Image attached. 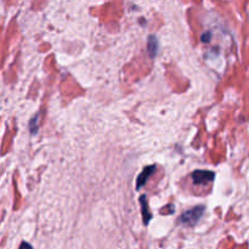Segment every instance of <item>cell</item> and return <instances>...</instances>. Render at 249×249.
Segmentation results:
<instances>
[{"mask_svg":"<svg viewBox=\"0 0 249 249\" xmlns=\"http://www.w3.org/2000/svg\"><path fill=\"white\" fill-rule=\"evenodd\" d=\"M202 41H209V33H206L202 36Z\"/></svg>","mask_w":249,"mask_h":249,"instance_id":"ba28073f","label":"cell"},{"mask_svg":"<svg viewBox=\"0 0 249 249\" xmlns=\"http://www.w3.org/2000/svg\"><path fill=\"white\" fill-rule=\"evenodd\" d=\"M29 129H31L32 134H36L38 130V116H34L29 122Z\"/></svg>","mask_w":249,"mask_h":249,"instance_id":"8992f818","label":"cell"},{"mask_svg":"<svg viewBox=\"0 0 249 249\" xmlns=\"http://www.w3.org/2000/svg\"><path fill=\"white\" fill-rule=\"evenodd\" d=\"M158 49H160V44H158V39L155 36H150L147 39V51L152 58L157 56Z\"/></svg>","mask_w":249,"mask_h":249,"instance_id":"5b68a950","label":"cell"},{"mask_svg":"<svg viewBox=\"0 0 249 249\" xmlns=\"http://www.w3.org/2000/svg\"><path fill=\"white\" fill-rule=\"evenodd\" d=\"M18 249H33V247H32L31 245H29V243H27V242H22L21 243V246H19V248Z\"/></svg>","mask_w":249,"mask_h":249,"instance_id":"52a82bcc","label":"cell"},{"mask_svg":"<svg viewBox=\"0 0 249 249\" xmlns=\"http://www.w3.org/2000/svg\"><path fill=\"white\" fill-rule=\"evenodd\" d=\"M203 213H204V207L197 206L195 207V208H191L187 212H185V213L179 218V221L181 224H184V225L194 226L198 223L199 219H201L202 215H203Z\"/></svg>","mask_w":249,"mask_h":249,"instance_id":"6da1fadb","label":"cell"},{"mask_svg":"<svg viewBox=\"0 0 249 249\" xmlns=\"http://www.w3.org/2000/svg\"><path fill=\"white\" fill-rule=\"evenodd\" d=\"M140 203H141V211H142V216H143V224L145 225H148V223L152 219V214H151L150 209H148V204H147V197L146 195H142L140 197Z\"/></svg>","mask_w":249,"mask_h":249,"instance_id":"277c9868","label":"cell"},{"mask_svg":"<svg viewBox=\"0 0 249 249\" xmlns=\"http://www.w3.org/2000/svg\"><path fill=\"white\" fill-rule=\"evenodd\" d=\"M191 178L196 185H204L213 181L215 178V173L211 172V170H195L191 174Z\"/></svg>","mask_w":249,"mask_h":249,"instance_id":"7a4b0ae2","label":"cell"},{"mask_svg":"<svg viewBox=\"0 0 249 249\" xmlns=\"http://www.w3.org/2000/svg\"><path fill=\"white\" fill-rule=\"evenodd\" d=\"M156 170V165H150V167H146L142 172L140 173V175L138 177V180H136V190H140L143 185L147 182L148 178L152 175V173Z\"/></svg>","mask_w":249,"mask_h":249,"instance_id":"3957f363","label":"cell"}]
</instances>
